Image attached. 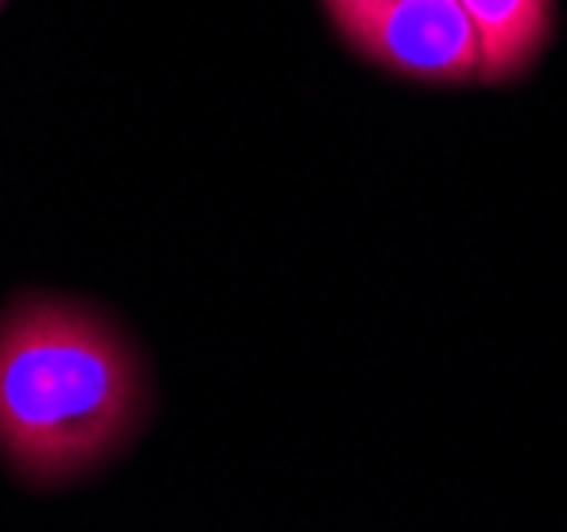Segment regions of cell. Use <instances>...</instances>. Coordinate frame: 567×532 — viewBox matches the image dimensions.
Listing matches in <instances>:
<instances>
[{
  "mask_svg": "<svg viewBox=\"0 0 567 532\" xmlns=\"http://www.w3.org/2000/svg\"><path fill=\"white\" fill-rule=\"evenodd\" d=\"M343 39L415 81L483 76L478 34L457 0H327Z\"/></svg>",
  "mask_w": 567,
  "mask_h": 532,
  "instance_id": "cell-2",
  "label": "cell"
},
{
  "mask_svg": "<svg viewBox=\"0 0 567 532\" xmlns=\"http://www.w3.org/2000/svg\"><path fill=\"white\" fill-rule=\"evenodd\" d=\"M478 34L483 76H517L550 30V0H457Z\"/></svg>",
  "mask_w": 567,
  "mask_h": 532,
  "instance_id": "cell-3",
  "label": "cell"
},
{
  "mask_svg": "<svg viewBox=\"0 0 567 532\" xmlns=\"http://www.w3.org/2000/svg\"><path fill=\"white\" fill-rule=\"evenodd\" d=\"M144 364L94 304L25 292L0 313V461L64 487L111 461L144 418Z\"/></svg>",
  "mask_w": 567,
  "mask_h": 532,
  "instance_id": "cell-1",
  "label": "cell"
}]
</instances>
